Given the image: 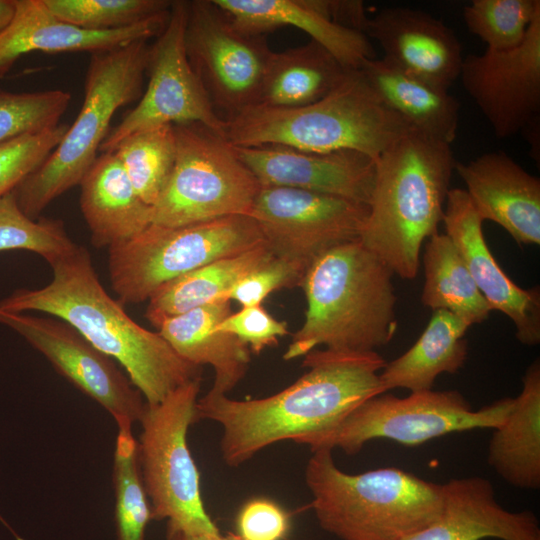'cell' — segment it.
Listing matches in <instances>:
<instances>
[{"label":"cell","instance_id":"obj_1","mask_svg":"<svg viewBox=\"0 0 540 540\" xmlns=\"http://www.w3.org/2000/svg\"><path fill=\"white\" fill-rule=\"evenodd\" d=\"M386 363L376 351L314 349L302 363L308 371L287 388L248 400L204 395L197 400L195 422L218 423L222 459L239 466L276 442L327 431L367 399L383 394L379 376Z\"/></svg>","mask_w":540,"mask_h":540},{"label":"cell","instance_id":"obj_2","mask_svg":"<svg viewBox=\"0 0 540 540\" xmlns=\"http://www.w3.org/2000/svg\"><path fill=\"white\" fill-rule=\"evenodd\" d=\"M49 265L52 280L46 286L17 289L0 300V308L39 311L68 323L125 369L148 405L201 378L202 367L180 357L159 332L135 322L106 292L87 248L76 245Z\"/></svg>","mask_w":540,"mask_h":540},{"label":"cell","instance_id":"obj_3","mask_svg":"<svg viewBox=\"0 0 540 540\" xmlns=\"http://www.w3.org/2000/svg\"><path fill=\"white\" fill-rule=\"evenodd\" d=\"M451 145L409 129L376 159L359 241L403 279H414L425 240L438 233L455 167Z\"/></svg>","mask_w":540,"mask_h":540},{"label":"cell","instance_id":"obj_4","mask_svg":"<svg viewBox=\"0 0 540 540\" xmlns=\"http://www.w3.org/2000/svg\"><path fill=\"white\" fill-rule=\"evenodd\" d=\"M393 272L359 240L336 246L306 270L302 287L307 309L285 360L318 346L366 352L388 344L396 330Z\"/></svg>","mask_w":540,"mask_h":540},{"label":"cell","instance_id":"obj_5","mask_svg":"<svg viewBox=\"0 0 540 540\" xmlns=\"http://www.w3.org/2000/svg\"><path fill=\"white\" fill-rule=\"evenodd\" d=\"M411 129L390 110L361 72L350 70L328 95L309 105H254L226 119L234 146L279 145L302 151L354 150L375 160Z\"/></svg>","mask_w":540,"mask_h":540},{"label":"cell","instance_id":"obj_6","mask_svg":"<svg viewBox=\"0 0 540 540\" xmlns=\"http://www.w3.org/2000/svg\"><path fill=\"white\" fill-rule=\"evenodd\" d=\"M305 481L319 525L342 540H400L441 513L443 484L395 467L340 470L332 450L313 451Z\"/></svg>","mask_w":540,"mask_h":540},{"label":"cell","instance_id":"obj_7","mask_svg":"<svg viewBox=\"0 0 540 540\" xmlns=\"http://www.w3.org/2000/svg\"><path fill=\"white\" fill-rule=\"evenodd\" d=\"M147 41L91 54L76 119L49 156L13 190L27 217L40 218L53 200L80 184L98 157L116 111L140 99L150 48Z\"/></svg>","mask_w":540,"mask_h":540},{"label":"cell","instance_id":"obj_8","mask_svg":"<svg viewBox=\"0 0 540 540\" xmlns=\"http://www.w3.org/2000/svg\"><path fill=\"white\" fill-rule=\"evenodd\" d=\"M265 243L256 221L233 215L179 227L149 225L108 248V272L119 302L148 301L164 284L215 260Z\"/></svg>","mask_w":540,"mask_h":540},{"label":"cell","instance_id":"obj_9","mask_svg":"<svg viewBox=\"0 0 540 540\" xmlns=\"http://www.w3.org/2000/svg\"><path fill=\"white\" fill-rule=\"evenodd\" d=\"M201 378L191 380L155 405L146 403L137 443L143 486L151 519L167 520V531L217 533L203 505L200 477L187 445L195 423Z\"/></svg>","mask_w":540,"mask_h":540},{"label":"cell","instance_id":"obj_10","mask_svg":"<svg viewBox=\"0 0 540 540\" xmlns=\"http://www.w3.org/2000/svg\"><path fill=\"white\" fill-rule=\"evenodd\" d=\"M176 159L151 224L179 227L249 215L262 185L225 135L204 125H173Z\"/></svg>","mask_w":540,"mask_h":540},{"label":"cell","instance_id":"obj_11","mask_svg":"<svg viewBox=\"0 0 540 540\" xmlns=\"http://www.w3.org/2000/svg\"><path fill=\"white\" fill-rule=\"evenodd\" d=\"M513 402L514 398L506 397L473 410L457 390L431 389L403 398L383 393L358 405L333 428L296 443L312 452L339 448L348 455L373 439L415 446L449 433L494 429L506 420Z\"/></svg>","mask_w":540,"mask_h":540},{"label":"cell","instance_id":"obj_12","mask_svg":"<svg viewBox=\"0 0 540 540\" xmlns=\"http://www.w3.org/2000/svg\"><path fill=\"white\" fill-rule=\"evenodd\" d=\"M188 1H173L165 28L150 45L148 86L137 105L108 132L99 152L112 153L127 136L162 125L198 123L225 135L226 120L215 110L186 52Z\"/></svg>","mask_w":540,"mask_h":540},{"label":"cell","instance_id":"obj_13","mask_svg":"<svg viewBox=\"0 0 540 540\" xmlns=\"http://www.w3.org/2000/svg\"><path fill=\"white\" fill-rule=\"evenodd\" d=\"M188 59L225 120L257 105L273 51L264 35L239 30L213 0L188 1Z\"/></svg>","mask_w":540,"mask_h":540},{"label":"cell","instance_id":"obj_14","mask_svg":"<svg viewBox=\"0 0 540 540\" xmlns=\"http://www.w3.org/2000/svg\"><path fill=\"white\" fill-rule=\"evenodd\" d=\"M368 205L301 189L262 186L250 216L272 254L304 273L328 250L360 238Z\"/></svg>","mask_w":540,"mask_h":540},{"label":"cell","instance_id":"obj_15","mask_svg":"<svg viewBox=\"0 0 540 540\" xmlns=\"http://www.w3.org/2000/svg\"><path fill=\"white\" fill-rule=\"evenodd\" d=\"M0 323L41 352L53 367L114 418L118 429H132L146 403L114 360L95 348L68 323L0 308Z\"/></svg>","mask_w":540,"mask_h":540},{"label":"cell","instance_id":"obj_16","mask_svg":"<svg viewBox=\"0 0 540 540\" xmlns=\"http://www.w3.org/2000/svg\"><path fill=\"white\" fill-rule=\"evenodd\" d=\"M459 78L497 137L539 123L540 15L517 47L466 56Z\"/></svg>","mask_w":540,"mask_h":540},{"label":"cell","instance_id":"obj_17","mask_svg":"<svg viewBox=\"0 0 540 540\" xmlns=\"http://www.w3.org/2000/svg\"><path fill=\"white\" fill-rule=\"evenodd\" d=\"M234 148L262 186L301 189L369 204L376 160L364 153L310 152L279 145Z\"/></svg>","mask_w":540,"mask_h":540},{"label":"cell","instance_id":"obj_18","mask_svg":"<svg viewBox=\"0 0 540 540\" xmlns=\"http://www.w3.org/2000/svg\"><path fill=\"white\" fill-rule=\"evenodd\" d=\"M442 222L491 311H500L513 322L520 343L539 344V287L521 288L499 266L485 241L483 220L465 189L450 188Z\"/></svg>","mask_w":540,"mask_h":540},{"label":"cell","instance_id":"obj_19","mask_svg":"<svg viewBox=\"0 0 540 540\" xmlns=\"http://www.w3.org/2000/svg\"><path fill=\"white\" fill-rule=\"evenodd\" d=\"M363 33L384 52L389 64L449 90L459 78L462 45L443 21L407 7H389L368 18Z\"/></svg>","mask_w":540,"mask_h":540},{"label":"cell","instance_id":"obj_20","mask_svg":"<svg viewBox=\"0 0 540 540\" xmlns=\"http://www.w3.org/2000/svg\"><path fill=\"white\" fill-rule=\"evenodd\" d=\"M169 15L170 9L128 27L95 31L60 21L43 0H15L14 16L0 33V78L21 56L31 52L94 54L157 37Z\"/></svg>","mask_w":540,"mask_h":540},{"label":"cell","instance_id":"obj_21","mask_svg":"<svg viewBox=\"0 0 540 540\" xmlns=\"http://www.w3.org/2000/svg\"><path fill=\"white\" fill-rule=\"evenodd\" d=\"M454 170L483 220L500 225L518 244H540V180L504 152L485 153Z\"/></svg>","mask_w":540,"mask_h":540},{"label":"cell","instance_id":"obj_22","mask_svg":"<svg viewBox=\"0 0 540 540\" xmlns=\"http://www.w3.org/2000/svg\"><path fill=\"white\" fill-rule=\"evenodd\" d=\"M443 491L440 515L400 540H540L535 514L502 507L488 479H452L443 484Z\"/></svg>","mask_w":540,"mask_h":540},{"label":"cell","instance_id":"obj_23","mask_svg":"<svg viewBox=\"0 0 540 540\" xmlns=\"http://www.w3.org/2000/svg\"><path fill=\"white\" fill-rule=\"evenodd\" d=\"M241 31L265 35L292 26L330 52L345 68L357 70L375 58L369 38L362 32L330 20L318 0H213Z\"/></svg>","mask_w":540,"mask_h":540},{"label":"cell","instance_id":"obj_24","mask_svg":"<svg viewBox=\"0 0 540 540\" xmlns=\"http://www.w3.org/2000/svg\"><path fill=\"white\" fill-rule=\"evenodd\" d=\"M231 313V301L220 299L166 318L157 328L180 357L199 367H212L214 380L207 396L228 395L249 368V347L217 328Z\"/></svg>","mask_w":540,"mask_h":540},{"label":"cell","instance_id":"obj_25","mask_svg":"<svg viewBox=\"0 0 540 540\" xmlns=\"http://www.w3.org/2000/svg\"><path fill=\"white\" fill-rule=\"evenodd\" d=\"M79 185L80 208L94 247L110 248L151 225L152 206L137 194L114 152L98 155Z\"/></svg>","mask_w":540,"mask_h":540},{"label":"cell","instance_id":"obj_26","mask_svg":"<svg viewBox=\"0 0 540 540\" xmlns=\"http://www.w3.org/2000/svg\"><path fill=\"white\" fill-rule=\"evenodd\" d=\"M385 105L410 128L452 144L460 105L449 90L412 76L384 59H367L358 69Z\"/></svg>","mask_w":540,"mask_h":540},{"label":"cell","instance_id":"obj_27","mask_svg":"<svg viewBox=\"0 0 540 540\" xmlns=\"http://www.w3.org/2000/svg\"><path fill=\"white\" fill-rule=\"evenodd\" d=\"M506 420L494 428L488 445V464L508 484L526 490L540 487V362L523 376Z\"/></svg>","mask_w":540,"mask_h":540},{"label":"cell","instance_id":"obj_28","mask_svg":"<svg viewBox=\"0 0 540 540\" xmlns=\"http://www.w3.org/2000/svg\"><path fill=\"white\" fill-rule=\"evenodd\" d=\"M469 326L445 310H436L418 340L404 354L387 362L380 372L383 392L404 388L411 392L433 388L443 373L463 368L468 354Z\"/></svg>","mask_w":540,"mask_h":540},{"label":"cell","instance_id":"obj_29","mask_svg":"<svg viewBox=\"0 0 540 540\" xmlns=\"http://www.w3.org/2000/svg\"><path fill=\"white\" fill-rule=\"evenodd\" d=\"M350 70L314 41L272 52L257 105L295 108L314 103L334 90Z\"/></svg>","mask_w":540,"mask_h":540},{"label":"cell","instance_id":"obj_30","mask_svg":"<svg viewBox=\"0 0 540 540\" xmlns=\"http://www.w3.org/2000/svg\"><path fill=\"white\" fill-rule=\"evenodd\" d=\"M274 255L266 243L210 262L157 289L149 298L146 319L156 328L169 317L227 299L235 284Z\"/></svg>","mask_w":540,"mask_h":540},{"label":"cell","instance_id":"obj_31","mask_svg":"<svg viewBox=\"0 0 540 540\" xmlns=\"http://www.w3.org/2000/svg\"><path fill=\"white\" fill-rule=\"evenodd\" d=\"M421 302L433 311L445 310L469 327L484 322L491 309L477 288L458 249L446 234L430 237L423 253Z\"/></svg>","mask_w":540,"mask_h":540},{"label":"cell","instance_id":"obj_32","mask_svg":"<svg viewBox=\"0 0 540 540\" xmlns=\"http://www.w3.org/2000/svg\"><path fill=\"white\" fill-rule=\"evenodd\" d=\"M140 198L153 206L172 173L176 159L173 125L132 133L113 151Z\"/></svg>","mask_w":540,"mask_h":540},{"label":"cell","instance_id":"obj_33","mask_svg":"<svg viewBox=\"0 0 540 540\" xmlns=\"http://www.w3.org/2000/svg\"><path fill=\"white\" fill-rule=\"evenodd\" d=\"M113 484L117 540H144L151 507L146 495L132 429H118Z\"/></svg>","mask_w":540,"mask_h":540},{"label":"cell","instance_id":"obj_34","mask_svg":"<svg viewBox=\"0 0 540 540\" xmlns=\"http://www.w3.org/2000/svg\"><path fill=\"white\" fill-rule=\"evenodd\" d=\"M539 15V0H473L463 8L468 30L500 51L520 45Z\"/></svg>","mask_w":540,"mask_h":540},{"label":"cell","instance_id":"obj_35","mask_svg":"<svg viewBox=\"0 0 540 540\" xmlns=\"http://www.w3.org/2000/svg\"><path fill=\"white\" fill-rule=\"evenodd\" d=\"M76 245L61 220L30 219L19 208L13 191L0 197V252L31 251L51 263Z\"/></svg>","mask_w":540,"mask_h":540},{"label":"cell","instance_id":"obj_36","mask_svg":"<svg viewBox=\"0 0 540 540\" xmlns=\"http://www.w3.org/2000/svg\"><path fill=\"white\" fill-rule=\"evenodd\" d=\"M60 21L86 30L128 27L170 9L169 0H43Z\"/></svg>","mask_w":540,"mask_h":540},{"label":"cell","instance_id":"obj_37","mask_svg":"<svg viewBox=\"0 0 540 540\" xmlns=\"http://www.w3.org/2000/svg\"><path fill=\"white\" fill-rule=\"evenodd\" d=\"M70 101V93L61 89L36 92L0 89V144L55 128Z\"/></svg>","mask_w":540,"mask_h":540},{"label":"cell","instance_id":"obj_38","mask_svg":"<svg viewBox=\"0 0 540 540\" xmlns=\"http://www.w3.org/2000/svg\"><path fill=\"white\" fill-rule=\"evenodd\" d=\"M67 124L26 134L0 144V197L13 191L53 151L63 138Z\"/></svg>","mask_w":540,"mask_h":540},{"label":"cell","instance_id":"obj_39","mask_svg":"<svg viewBox=\"0 0 540 540\" xmlns=\"http://www.w3.org/2000/svg\"><path fill=\"white\" fill-rule=\"evenodd\" d=\"M304 272L295 265L273 256L240 279L227 299L242 307L262 305L272 292L300 286Z\"/></svg>","mask_w":540,"mask_h":540},{"label":"cell","instance_id":"obj_40","mask_svg":"<svg viewBox=\"0 0 540 540\" xmlns=\"http://www.w3.org/2000/svg\"><path fill=\"white\" fill-rule=\"evenodd\" d=\"M217 328L239 338L255 354L276 345L280 337L289 333L286 322L275 319L262 305L242 307L224 318Z\"/></svg>","mask_w":540,"mask_h":540},{"label":"cell","instance_id":"obj_41","mask_svg":"<svg viewBox=\"0 0 540 540\" xmlns=\"http://www.w3.org/2000/svg\"><path fill=\"white\" fill-rule=\"evenodd\" d=\"M237 535L243 540H286L291 517L275 501L257 497L248 500L236 518Z\"/></svg>","mask_w":540,"mask_h":540},{"label":"cell","instance_id":"obj_42","mask_svg":"<svg viewBox=\"0 0 540 540\" xmlns=\"http://www.w3.org/2000/svg\"><path fill=\"white\" fill-rule=\"evenodd\" d=\"M322 12L333 22L363 33L368 20L364 4L358 0H318Z\"/></svg>","mask_w":540,"mask_h":540},{"label":"cell","instance_id":"obj_43","mask_svg":"<svg viewBox=\"0 0 540 540\" xmlns=\"http://www.w3.org/2000/svg\"><path fill=\"white\" fill-rule=\"evenodd\" d=\"M167 540H243L234 533L222 535L217 533H186L182 531H166Z\"/></svg>","mask_w":540,"mask_h":540},{"label":"cell","instance_id":"obj_44","mask_svg":"<svg viewBox=\"0 0 540 540\" xmlns=\"http://www.w3.org/2000/svg\"><path fill=\"white\" fill-rule=\"evenodd\" d=\"M15 13V0H0V33L8 26Z\"/></svg>","mask_w":540,"mask_h":540}]
</instances>
